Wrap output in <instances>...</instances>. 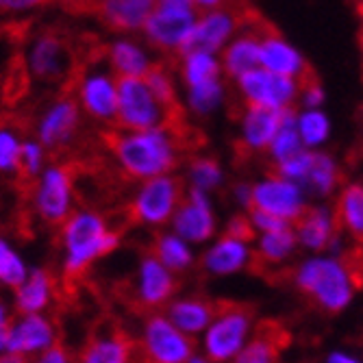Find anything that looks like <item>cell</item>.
Here are the masks:
<instances>
[{
  "label": "cell",
  "instance_id": "cell-36",
  "mask_svg": "<svg viewBox=\"0 0 363 363\" xmlns=\"http://www.w3.org/2000/svg\"><path fill=\"white\" fill-rule=\"evenodd\" d=\"M296 126H298V133H301L305 148H315L324 144L328 138V130H331L328 118L318 109H307L305 113L296 116Z\"/></svg>",
  "mask_w": 363,
  "mask_h": 363
},
{
  "label": "cell",
  "instance_id": "cell-43",
  "mask_svg": "<svg viewBox=\"0 0 363 363\" xmlns=\"http://www.w3.org/2000/svg\"><path fill=\"white\" fill-rule=\"evenodd\" d=\"M52 0H0V13H13V11H26L33 7H44Z\"/></svg>",
  "mask_w": 363,
  "mask_h": 363
},
{
  "label": "cell",
  "instance_id": "cell-38",
  "mask_svg": "<svg viewBox=\"0 0 363 363\" xmlns=\"http://www.w3.org/2000/svg\"><path fill=\"white\" fill-rule=\"evenodd\" d=\"M189 179L194 187L209 194L222 183V168L213 157H194L189 163Z\"/></svg>",
  "mask_w": 363,
  "mask_h": 363
},
{
  "label": "cell",
  "instance_id": "cell-19",
  "mask_svg": "<svg viewBox=\"0 0 363 363\" xmlns=\"http://www.w3.org/2000/svg\"><path fill=\"white\" fill-rule=\"evenodd\" d=\"M261 28L263 22L257 18L246 26V30H242L224 46L222 70L230 79H238L261 65Z\"/></svg>",
  "mask_w": 363,
  "mask_h": 363
},
{
  "label": "cell",
  "instance_id": "cell-3",
  "mask_svg": "<svg viewBox=\"0 0 363 363\" xmlns=\"http://www.w3.org/2000/svg\"><path fill=\"white\" fill-rule=\"evenodd\" d=\"M294 283L324 313H340L363 283V257H313L296 270Z\"/></svg>",
  "mask_w": 363,
  "mask_h": 363
},
{
  "label": "cell",
  "instance_id": "cell-47",
  "mask_svg": "<svg viewBox=\"0 0 363 363\" xmlns=\"http://www.w3.org/2000/svg\"><path fill=\"white\" fill-rule=\"evenodd\" d=\"M224 3V0H194V5L201 9V11H209V9H216Z\"/></svg>",
  "mask_w": 363,
  "mask_h": 363
},
{
  "label": "cell",
  "instance_id": "cell-48",
  "mask_svg": "<svg viewBox=\"0 0 363 363\" xmlns=\"http://www.w3.org/2000/svg\"><path fill=\"white\" fill-rule=\"evenodd\" d=\"M328 361H333V363H337V361H342V363H352V361H354V357H350V354H337V352H333L331 357H328Z\"/></svg>",
  "mask_w": 363,
  "mask_h": 363
},
{
  "label": "cell",
  "instance_id": "cell-35",
  "mask_svg": "<svg viewBox=\"0 0 363 363\" xmlns=\"http://www.w3.org/2000/svg\"><path fill=\"white\" fill-rule=\"evenodd\" d=\"M337 181H340L337 163L324 152H313L311 166H309V172H307L303 187H307L320 196H328V194H333V189L337 187Z\"/></svg>",
  "mask_w": 363,
  "mask_h": 363
},
{
  "label": "cell",
  "instance_id": "cell-24",
  "mask_svg": "<svg viewBox=\"0 0 363 363\" xmlns=\"http://www.w3.org/2000/svg\"><path fill=\"white\" fill-rule=\"evenodd\" d=\"M291 228L298 244H303L309 250H324L328 246H333L335 235L340 230L335 222V213L322 207H311V209L305 207V211L291 222Z\"/></svg>",
  "mask_w": 363,
  "mask_h": 363
},
{
  "label": "cell",
  "instance_id": "cell-42",
  "mask_svg": "<svg viewBox=\"0 0 363 363\" xmlns=\"http://www.w3.org/2000/svg\"><path fill=\"white\" fill-rule=\"evenodd\" d=\"M72 357L68 352V348L63 346V342L57 337L42 354H38V361H44V363H68Z\"/></svg>",
  "mask_w": 363,
  "mask_h": 363
},
{
  "label": "cell",
  "instance_id": "cell-41",
  "mask_svg": "<svg viewBox=\"0 0 363 363\" xmlns=\"http://www.w3.org/2000/svg\"><path fill=\"white\" fill-rule=\"evenodd\" d=\"M255 224L250 220V216H244V213H238L228 220L226 224V233L224 235H230L235 240H242V242H250L255 238Z\"/></svg>",
  "mask_w": 363,
  "mask_h": 363
},
{
  "label": "cell",
  "instance_id": "cell-20",
  "mask_svg": "<svg viewBox=\"0 0 363 363\" xmlns=\"http://www.w3.org/2000/svg\"><path fill=\"white\" fill-rule=\"evenodd\" d=\"M261 68L294 79H303L309 72L301 52L266 24L261 28Z\"/></svg>",
  "mask_w": 363,
  "mask_h": 363
},
{
  "label": "cell",
  "instance_id": "cell-33",
  "mask_svg": "<svg viewBox=\"0 0 363 363\" xmlns=\"http://www.w3.org/2000/svg\"><path fill=\"white\" fill-rule=\"evenodd\" d=\"M179 61H181V74L187 87L220 79L222 74V63L211 52H187L179 57Z\"/></svg>",
  "mask_w": 363,
  "mask_h": 363
},
{
  "label": "cell",
  "instance_id": "cell-9",
  "mask_svg": "<svg viewBox=\"0 0 363 363\" xmlns=\"http://www.w3.org/2000/svg\"><path fill=\"white\" fill-rule=\"evenodd\" d=\"M198 344L194 335L185 331L159 311L148 313L144 324V335L140 340V359L155 363H185V361H201L196 357Z\"/></svg>",
  "mask_w": 363,
  "mask_h": 363
},
{
  "label": "cell",
  "instance_id": "cell-1",
  "mask_svg": "<svg viewBox=\"0 0 363 363\" xmlns=\"http://www.w3.org/2000/svg\"><path fill=\"white\" fill-rule=\"evenodd\" d=\"M101 144L113 155L128 179H150L170 174L183 152L191 150L194 133L187 124L161 126L150 130L107 128L101 133Z\"/></svg>",
  "mask_w": 363,
  "mask_h": 363
},
{
  "label": "cell",
  "instance_id": "cell-21",
  "mask_svg": "<svg viewBox=\"0 0 363 363\" xmlns=\"http://www.w3.org/2000/svg\"><path fill=\"white\" fill-rule=\"evenodd\" d=\"M287 109H272L261 105H246L242 118V146L248 152L268 150Z\"/></svg>",
  "mask_w": 363,
  "mask_h": 363
},
{
  "label": "cell",
  "instance_id": "cell-40",
  "mask_svg": "<svg viewBox=\"0 0 363 363\" xmlns=\"http://www.w3.org/2000/svg\"><path fill=\"white\" fill-rule=\"evenodd\" d=\"M250 220L255 224L257 230H261V233H272V230H283V228H289L291 222L270 213V211H263V209H257V207H250Z\"/></svg>",
  "mask_w": 363,
  "mask_h": 363
},
{
  "label": "cell",
  "instance_id": "cell-5",
  "mask_svg": "<svg viewBox=\"0 0 363 363\" xmlns=\"http://www.w3.org/2000/svg\"><path fill=\"white\" fill-rule=\"evenodd\" d=\"M118 107L113 126L124 130H150L170 124V116L159 103L144 77H116Z\"/></svg>",
  "mask_w": 363,
  "mask_h": 363
},
{
  "label": "cell",
  "instance_id": "cell-39",
  "mask_svg": "<svg viewBox=\"0 0 363 363\" xmlns=\"http://www.w3.org/2000/svg\"><path fill=\"white\" fill-rule=\"evenodd\" d=\"M26 274L28 272L24 268V261L13 252V248L5 240H0V283L16 289L24 283Z\"/></svg>",
  "mask_w": 363,
  "mask_h": 363
},
{
  "label": "cell",
  "instance_id": "cell-4",
  "mask_svg": "<svg viewBox=\"0 0 363 363\" xmlns=\"http://www.w3.org/2000/svg\"><path fill=\"white\" fill-rule=\"evenodd\" d=\"M257 16L242 3H230L226 5V0L216 7L205 11L203 16H198L194 28L189 30V35L181 44L177 57H183L187 52H220L224 46L233 40L242 28L252 24Z\"/></svg>",
  "mask_w": 363,
  "mask_h": 363
},
{
  "label": "cell",
  "instance_id": "cell-23",
  "mask_svg": "<svg viewBox=\"0 0 363 363\" xmlns=\"http://www.w3.org/2000/svg\"><path fill=\"white\" fill-rule=\"evenodd\" d=\"M289 344V333L274 320H261L255 333L248 337L235 361L242 363H270L281 357L285 346Z\"/></svg>",
  "mask_w": 363,
  "mask_h": 363
},
{
  "label": "cell",
  "instance_id": "cell-37",
  "mask_svg": "<svg viewBox=\"0 0 363 363\" xmlns=\"http://www.w3.org/2000/svg\"><path fill=\"white\" fill-rule=\"evenodd\" d=\"M189 89V107L194 113H211L224 98V85L220 79L201 83V85H194L187 87Z\"/></svg>",
  "mask_w": 363,
  "mask_h": 363
},
{
  "label": "cell",
  "instance_id": "cell-28",
  "mask_svg": "<svg viewBox=\"0 0 363 363\" xmlns=\"http://www.w3.org/2000/svg\"><path fill=\"white\" fill-rule=\"evenodd\" d=\"M337 228L348 233L359 246H363V185H346L335 205Z\"/></svg>",
  "mask_w": 363,
  "mask_h": 363
},
{
  "label": "cell",
  "instance_id": "cell-13",
  "mask_svg": "<svg viewBox=\"0 0 363 363\" xmlns=\"http://www.w3.org/2000/svg\"><path fill=\"white\" fill-rule=\"evenodd\" d=\"M235 81L246 105L289 109L296 98H298V79L266 70L261 65L238 77Z\"/></svg>",
  "mask_w": 363,
  "mask_h": 363
},
{
  "label": "cell",
  "instance_id": "cell-49",
  "mask_svg": "<svg viewBox=\"0 0 363 363\" xmlns=\"http://www.w3.org/2000/svg\"><path fill=\"white\" fill-rule=\"evenodd\" d=\"M87 3H89V7H91V13H94L96 7H98V0H87Z\"/></svg>",
  "mask_w": 363,
  "mask_h": 363
},
{
  "label": "cell",
  "instance_id": "cell-6",
  "mask_svg": "<svg viewBox=\"0 0 363 363\" xmlns=\"http://www.w3.org/2000/svg\"><path fill=\"white\" fill-rule=\"evenodd\" d=\"M255 307L244 303L220 301L218 313L205 333L207 361H233L252 333Z\"/></svg>",
  "mask_w": 363,
  "mask_h": 363
},
{
  "label": "cell",
  "instance_id": "cell-30",
  "mask_svg": "<svg viewBox=\"0 0 363 363\" xmlns=\"http://www.w3.org/2000/svg\"><path fill=\"white\" fill-rule=\"evenodd\" d=\"M107 59L111 63L113 77H144L150 68L146 52L133 42L120 40L107 48Z\"/></svg>",
  "mask_w": 363,
  "mask_h": 363
},
{
  "label": "cell",
  "instance_id": "cell-32",
  "mask_svg": "<svg viewBox=\"0 0 363 363\" xmlns=\"http://www.w3.org/2000/svg\"><path fill=\"white\" fill-rule=\"evenodd\" d=\"M18 118L16 116H0V174L18 177L20 170V148L18 140Z\"/></svg>",
  "mask_w": 363,
  "mask_h": 363
},
{
  "label": "cell",
  "instance_id": "cell-8",
  "mask_svg": "<svg viewBox=\"0 0 363 363\" xmlns=\"http://www.w3.org/2000/svg\"><path fill=\"white\" fill-rule=\"evenodd\" d=\"M185 191V181L179 177H150L144 181L133 201L124 207V218L130 226H163L172 220Z\"/></svg>",
  "mask_w": 363,
  "mask_h": 363
},
{
  "label": "cell",
  "instance_id": "cell-29",
  "mask_svg": "<svg viewBox=\"0 0 363 363\" xmlns=\"http://www.w3.org/2000/svg\"><path fill=\"white\" fill-rule=\"evenodd\" d=\"M296 244H298V240H296L291 226L283 230H272V233H263L259 238L257 250H252L250 266H281L283 261L289 259Z\"/></svg>",
  "mask_w": 363,
  "mask_h": 363
},
{
  "label": "cell",
  "instance_id": "cell-34",
  "mask_svg": "<svg viewBox=\"0 0 363 363\" xmlns=\"http://www.w3.org/2000/svg\"><path fill=\"white\" fill-rule=\"evenodd\" d=\"M305 148L303 140H301V133H298V126H296V113L294 109L289 107L285 111V118L277 130L274 140L270 142L268 146V152H270V159H272V166H277V163L289 159L291 155L301 152Z\"/></svg>",
  "mask_w": 363,
  "mask_h": 363
},
{
  "label": "cell",
  "instance_id": "cell-26",
  "mask_svg": "<svg viewBox=\"0 0 363 363\" xmlns=\"http://www.w3.org/2000/svg\"><path fill=\"white\" fill-rule=\"evenodd\" d=\"M218 303L220 301L189 296V298H181V301L166 305V315L187 335H198V333L207 331V326L216 318Z\"/></svg>",
  "mask_w": 363,
  "mask_h": 363
},
{
  "label": "cell",
  "instance_id": "cell-14",
  "mask_svg": "<svg viewBox=\"0 0 363 363\" xmlns=\"http://www.w3.org/2000/svg\"><path fill=\"white\" fill-rule=\"evenodd\" d=\"M140 342L130 337L122 324L105 320L94 328L91 335H87V342L79 354V361L85 363H124L138 359Z\"/></svg>",
  "mask_w": 363,
  "mask_h": 363
},
{
  "label": "cell",
  "instance_id": "cell-31",
  "mask_svg": "<svg viewBox=\"0 0 363 363\" xmlns=\"http://www.w3.org/2000/svg\"><path fill=\"white\" fill-rule=\"evenodd\" d=\"M148 250L172 272H183L194 263V255L187 248V242L183 238H179L177 233L174 235H168V233L155 235L152 246Z\"/></svg>",
  "mask_w": 363,
  "mask_h": 363
},
{
  "label": "cell",
  "instance_id": "cell-45",
  "mask_svg": "<svg viewBox=\"0 0 363 363\" xmlns=\"http://www.w3.org/2000/svg\"><path fill=\"white\" fill-rule=\"evenodd\" d=\"M57 5H61L65 11H70L74 16H85V13H91V7L87 0H55Z\"/></svg>",
  "mask_w": 363,
  "mask_h": 363
},
{
  "label": "cell",
  "instance_id": "cell-17",
  "mask_svg": "<svg viewBox=\"0 0 363 363\" xmlns=\"http://www.w3.org/2000/svg\"><path fill=\"white\" fill-rule=\"evenodd\" d=\"M57 340L55 326L40 313H24L20 322H13L7 340L3 361H26L35 352H44Z\"/></svg>",
  "mask_w": 363,
  "mask_h": 363
},
{
  "label": "cell",
  "instance_id": "cell-22",
  "mask_svg": "<svg viewBox=\"0 0 363 363\" xmlns=\"http://www.w3.org/2000/svg\"><path fill=\"white\" fill-rule=\"evenodd\" d=\"M157 0H98L94 16L113 33H130L144 26Z\"/></svg>",
  "mask_w": 363,
  "mask_h": 363
},
{
  "label": "cell",
  "instance_id": "cell-11",
  "mask_svg": "<svg viewBox=\"0 0 363 363\" xmlns=\"http://www.w3.org/2000/svg\"><path fill=\"white\" fill-rule=\"evenodd\" d=\"M177 289L179 281L172 277V270L163 266L150 250H144L135 283L124 285L122 301L138 313H155L168 305Z\"/></svg>",
  "mask_w": 363,
  "mask_h": 363
},
{
  "label": "cell",
  "instance_id": "cell-18",
  "mask_svg": "<svg viewBox=\"0 0 363 363\" xmlns=\"http://www.w3.org/2000/svg\"><path fill=\"white\" fill-rule=\"evenodd\" d=\"M94 63V61H91ZM79 79L77 96L83 111L91 116L94 120L111 122L116 120V107H118V94H116V77L105 72H89V65Z\"/></svg>",
  "mask_w": 363,
  "mask_h": 363
},
{
  "label": "cell",
  "instance_id": "cell-15",
  "mask_svg": "<svg viewBox=\"0 0 363 363\" xmlns=\"http://www.w3.org/2000/svg\"><path fill=\"white\" fill-rule=\"evenodd\" d=\"M174 233L185 242L203 244L216 233V216L209 203L207 191L191 185L189 191L181 198L179 207L172 216Z\"/></svg>",
  "mask_w": 363,
  "mask_h": 363
},
{
  "label": "cell",
  "instance_id": "cell-46",
  "mask_svg": "<svg viewBox=\"0 0 363 363\" xmlns=\"http://www.w3.org/2000/svg\"><path fill=\"white\" fill-rule=\"evenodd\" d=\"M233 194H235L238 203H240L244 209H250V205H252V185L240 183V185H235Z\"/></svg>",
  "mask_w": 363,
  "mask_h": 363
},
{
  "label": "cell",
  "instance_id": "cell-16",
  "mask_svg": "<svg viewBox=\"0 0 363 363\" xmlns=\"http://www.w3.org/2000/svg\"><path fill=\"white\" fill-rule=\"evenodd\" d=\"M257 209L270 211L287 222H294L305 211V194L303 185L289 181L281 174H272L266 181L252 185V205Z\"/></svg>",
  "mask_w": 363,
  "mask_h": 363
},
{
  "label": "cell",
  "instance_id": "cell-25",
  "mask_svg": "<svg viewBox=\"0 0 363 363\" xmlns=\"http://www.w3.org/2000/svg\"><path fill=\"white\" fill-rule=\"evenodd\" d=\"M250 261H252V248L248 246V242L224 235L203 255L201 266L209 274L224 277V274H235L248 268Z\"/></svg>",
  "mask_w": 363,
  "mask_h": 363
},
{
  "label": "cell",
  "instance_id": "cell-44",
  "mask_svg": "<svg viewBox=\"0 0 363 363\" xmlns=\"http://www.w3.org/2000/svg\"><path fill=\"white\" fill-rule=\"evenodd\" d=\"M11 326H13V320L9 318V311L3 305V301H0V357L5 354L7 340H9V333H11Z\"/></svg>",
  "mask_w": 363,
  "mask_h": 363
},
{
  "label": "cell",
  "instance_id": "cell-7",
  "mask_svg": "<svg viewBox=\"0 0 363 363\" xmlns=\"http://www.w3.org/2000/svg\"><path fill=\"white\" fill-rule=\"evenodd\" d=\"M77 63H79V50L70 40V33H65L57 26L38 33L26 59L30 79L46 85H61L70 77Z\"/></svg>",
  "mask_w": 363,
  "mask_h": 363
},
{
  "label": "cell",
  "instance_id": "cell-10",
  "mask_svg": "<svg viewBox=\"0 0 363 363\" xmlns=\"http://www.w3.org/2000/svg\"><path fill=\"white\" fill-rule=\"evenodd\" d=\"M196 20L198 7L194 0H157L142 28L150 46L166 55H177Z\"/></svg>",
  "mask_w": 363,
  "mask_h": 363
},
{
  "label": "cell",
  "instance_id": "cell-27",
  "mask_svg": "<svg viewBox=\"0 0 363 363\" xmlns=\"http://www.w3.org/2000/svg\"><path fill=\"white\" fill-rule=\"evenodd\" d=\"M55 279L48 270L38 268L26 274L24 283L16 287V311L24 313H40L48 307L55 296Z\"/></svg>",
  "mask_w": 363,
  "mask_h": 363
},
{
  "label": "cell",
  "instance_id": "cell-12",
  "mask_svg": "<svg viewBox=\"0 0 363 363\" xmlns=\"http://www.w3.org/2000/svg\"><path fill=\"white\" fill-rule=\"evenodd\" d=\"M79 177V159L57 161L44 172L35 189V207L48 226H63L70 218L74 185Z\"/></svg>",
  "mask_w": 363,
  "mask_h": 363
},
{
  "label": "cell",
  "instance_id": "cell-2",
  "mask_svg": "<svg viewBox=\"0 0 363 363\" xmlns=\"http://www.w3.org/2000/svg\"><path fill=\"white\" fill-rule=\"evenodd\" d=\"M61 235L65 248L61 287L70 298L79 294L94 263L120 246V228H109L105 218L98 213L79 211L63 222Z\"/></svg>",
  "mask_w": 363,
  "mask_h": 363
}]
</instances>
